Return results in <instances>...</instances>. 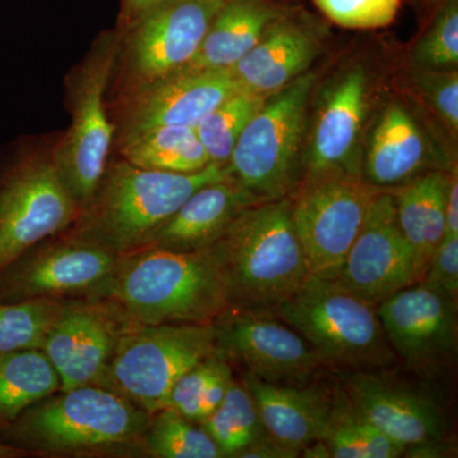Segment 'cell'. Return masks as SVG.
<instances>
[{
  "label": "cell",
  "instance_id": "1",
  "mask_svg": "<svg viewBox=\"0 0 458 458\" xmlns=\"http://www.w3.org/2000/svg\"><path fill=\"white\" fill-rule=\"evenodd\" d=\"M96 293L126 328L214 324L231 309L213 247L192 252L143 247L120 255Z\"/></svg>",
  "mask_w": 458,
  "mask_h": 458
},
{
  "label": "cell",
  "instance_id": "2",
  "mask_svg": "<svg viewBox=\"0 0 458 458\" xmlns=\"http://www.w3.org/2000/svg\"><path fill=\"white\" fill-rule=\"evenodd\" d=\"M229 176L227 165L216 164L195 174H172L137 167L125 159L108 161L71 233L117 256L129 254L149 245L197 190Z\"/></svg>",
  "mask_w": 458,
  "mask_h": 458
},
{
  "label": "cell",
  "instance_id": "3",
  "mask_svg": "<svg viewBox=\"0 0 458 458\" xmlns=\"http://www.w3.org/2000/svg\"><path fill=\"white\" fill-rule=\"evenodd\" d=\"M291 205V198L251 205L212 246L232 309L274 311L311 278Z\"/></svg>",
  "mask_w": 458,
  "mask_h": 458
},
{
  "label": "cell",
  "instance_id": "4",
  "mask_svg": "<svg viewBox=\"0 0 458 458\" xmlns=\"http://www.w3.org/2000/svg\"><path fill=\"white\" fill-rule=\"evenodd\" d=\"M316 83L318 74L309 71L267 96L232 152L229 174L260 201L291 198L302 182Z\"/></svg>",
  "mask_w": 458,
  "mask_h": 458
},
{
  "label": "cell",
  "instance_id": "5",
  "mask_svg": "<svg viewBox=\"0 0 458 458\" xmlns=\"http://www.w3.org/2000/svg\"><path fill=\"white\" fill-rule=\"evenodd\" d=\"M274 315L304 337L327 369L375 370L396 358L377 306L335 280L310 278Z\"/></svg>",
  "mask_w": 458,
  "mask_h": 458
},
{
  "label": "cell",
  "instance_id": "6",
  "mask_svg": "<svg viewBox=\"0 0 458 458\" xmlns=\"http://www.w3.org/2000/svg\"><path fill=\"white\" fill-rule=\"evenodd\" d=\"M152 415L98 385L47 397L5 428L9 438L53 452L105 450L137 442Z\"/></svg>",
  "mask_w": 458,
  "mask_h": 458
},
{
  "label": "cell",
  "instance_id": "7",
  "mask_svg": "<svg viewBox=\"0 0 458 458\" xmlns=\"http://www.w3.org/2000/svg\"><path fill=\"white\" fill-rule=\"evenodd\" d=\"M119 31L101 33L66 80L72 123L53 152L60 177L78 207L89 203L110 161L116 128L106 106L114 80Z\"/></svg>",
  "mask_w": 458,
  "mask_h": 458
},
{
  "label": "cell",
  "instance_id": "8",
  "mask_svg": "<svg viewBox=\"0 0 458 458\" xmlns=\"http://www.w3.org/2000/svg\"><path fill=\"white\" fill-rule=\"evenodd\" d=\"M98 386L123 394L148 414L165 408L183 373L216 354V324L125 328Z\"/></svg>",
  "mask_w": 458,
  "mask_h": 458
},
{
  "label": "cell",
  "instance_id": "9",
  "mask_svg": "<svg viewBox=\"0 0 458 458\" xmlns=\"http://www.w3.org/2000/svg\"><path fill=\"white\" fill-rule=\"evenodd\" d=\"M223 0H161L120 25L114 74L119 96L177 73L197 55Z\"/></svg>",
  "mask_w": 458,
  "mask_h": 458
},
{
  "label": "cell",
  "instance_id": "10",
  "mask_svg": "<svg viewBox=\"0 0 458 458\" xmlns=\"http://www.w3.org/2000/svg\"><path fill=\"white\" fill-rule=\"evenodd\" d=\"M379 191L363 177L302 180L291 197L292 221L312 278H337Z\"/></svg>",
  "mask_w": 458,
  "mask_h": 458
},
{
  "label": "cell",
  "instance_id": "11",
  "mask_svg": "<svg viewBox=\"0 0 458 458\" xmlns=\"http://www.w3.org/2000/svg\"><path fill=\"white\" fill-rule=\"evenodd\" d=\"M80 207L53 156L22 159L0 183V273L32 247L72 227Z\"/></svg>",
  "mask_w": 458,
  "mask_h": 458
},
{
  "label": "cell",
  "instance_id": "12",
  "mask_svg": "<svg viewBox=\"0 0 458 458\" xmlns=\"http://www.w3.org/2000/svg\"><path fill=\"white\" fill-rule=\"evenodd\" d=\"M214 324L216 352L267 384L303 387L328 369L311 344L273 312L231 307Z\"/></svg>",
  "mask_w": 458,
  "mask_h": 458
},
{
  "label": "cell",
  "instance_id": "13",
  "mask_svg": "<svg viewBox=\"0 0 458 458\" xmlns=\"http://www.w3.org/2000/svg\"><path fill=\"white\" fill-rule=\"evenodd\" d=\"M117 258L110 250L73 233L38 243L0 273V302L95 294Z\"/></svg>",
  "mask_w": 458,
  "mask_h": 458
},
{
  "label": "cell",
  "instance_id": "14",
  "mask_svg": "<svg viewBox=\"0 0 458 458\" xmlns=\"http://www.w3.org/2000/svg\"><path fill=\"white\" fill-rule=\"evenodd\" d=\"M335 282L375 306L418 282L414 254L401 232L390 190H381L370 204Z\"/></svg>",
  "mask_w": 458,
  "mask_h": 458
},
{
  "label": "cell",
  "instance_id": "15",
  "mask_svg": "<svg viewBox=\"0 0 458 458\" xmlns=\"http://www.w3.org/2000/svg\"><path fill=\"white\" fill-rule=\"evenodd\" d=\"M369 86L367 69L357 65L337 75L325 89L304 152L302 180L361 177Z\"/></svg>",
  "mask_w": 458,
  "mask_h": 458
},
{
  "label": "cell",
  "instance_id": "16",
  "mask_svg": "<svg viewBox=\"0 0 458 458\" xmlns=\"http://www.w3.org/2000/svg\"><path fill=\"white\" fill-rule=\"evenodd\" d=\"M241 90L229 71H181L117 98V140L158 126L197 128Z\"/></svg>",
  "mask_w": 458,
  "mask_h": 458
},
{
  "label": "cell",
  "instance_id": "17",
  "mask_svg": "<svg viewBox=\"0 0 458 458\" xmlns=\"http://www.w3.org/2000/svg\"><path fill=\"white\" fill-rule=\"evenodd\" d=\"M388 343L410 366L430 369L457 352V300L426 280L377 306Z\"/></svg>",
  "mask_w": 458,
  "mask_h": 458
},
{
  "label": "cell",
  "instance_id": "18",
  "mask_svg": "<svg viewBox=\"0 0 458 458\" xmlns=\"http://www.w3.org/2000/svg\"><path fill=\"white\" fill-rule=\"evenodd\" d=\"M342 393L360 418L408 450H434L445 441L448 423L438 403L415 388L372 370H352Z\"/></svg>",
  "mask_w": 458,
  "mask_h": 458
},
{
  "label": "cell",
  "instance_id": "19",
  "mask_svg": "<svg viewBox=\"0 0 458 458\" xmlns=\"http://www.w3.org/2000/svg\"><path fill=\"white\" fill-rule=\"evenodd\" d=\"M258 409L264 432L271 441L300 456L321 441L333 419L337 396L316 385L303 387L267 384L246 373L242 378Z\"/></svg>",
  "mask_w": 458,
  "mask_h": 458
},
{
  "label": "cell",
  "instance_id": "20",
  "mask_svg": "<svg viewBox=\"0 0 458 458\" xmlns=\"http://www.w3.org/2000/svg\"><path fill=\"white\" fill-rule=\"evenodd\" d=\"M319 53L316 32L285 12L229 73L241 89L270 96L307 73Z\"/></svg>",
  "mask_w": 458,
  "mask_h": 458
},
{
  "label": "cell",
  "instance_id": "21",
  "mask_svg": "<svg viewBox=\"0 0 458 458\" xmlns=\"http://www.w3.org/2000/svg\"><path fill=\"white\" fill-rule=\"evenodd\" d=\"M258 203L261 201L231 176L208 183L181 205L146 247L180 252L209 249L243 210Z\"/></svg>",
  "mask_w": 458,
  "mask_h": 458
},
{
  "label": "cell",
  "instance_id": "22",
  "mask_svg": "<svg viewBox=\"0 0 458 458\" xmlns=\"http://www.w3.org/2000/svg\"><path fill=\"white\" fill-rule=\"evenodd\" d=\"M429 148L426 135L408 108L388 105L363 149L361 177L381 190H393L426 171Z\"/></svg>",
  "mask_w": 458,
  "mask_h": 458
},
{
  "label": "cell",
  "instance_id": "23",
  "mask_svg": "<svg viewBox=\"0 0 458 458\" xmlns=\"http://www.w3.org/2000/svg\"><path fill=\"white\" fill-rule=\"evenodd\" d=\"M285 12L270 0H223L197 55L182 71H229Z\"/></svg>",
  "mask_w": 458,
  "mask_h": 458
},
{
  "label": "cell",
  "instance_id": "24",
  "mask_svg": "<svg viewBox=\"0 0 458 458\" xmlns=\"http://www.w3.org/2000/svg\"><path fill=\"white\" fill-rule=\"evenodd\" d=\"M450 174L442 170L427 171L390 190L401 232L414 254L418 282L423 280L434 251L445 236Z\"/></svg>",
  "mask_w": 458,
  "mask_h": 458
},
{
  "label": "cell",
  "instance_id": "25",
  "mask_svg": "<svg viewBox=\"0 0 458 458\" xmlns=\"http://www.w3.org/2000/svg\"><path fill=\"white\" fill-rule=\"evenodd\" d=\"M123 159L146 170L195 174L210 165L195 128L158 126L117 140Z\"/></svg>",
  "mask_w": 458,
  "mask_h": 458
},
{
  "label": "cell",
  "instance_id": "26",
  "mask_svg": "<svg viewBox=\"0 0 458 458\" xmlns=\"http://www.w3.org/2000/svg\"><path fill=\"white\" fill-rule=\"evenodd\" d=\"M56 391L59 375L41 349L0 355V430Z\"/></svg>",
  "mask_w": 458,
  "mask_h": 458
},
{
  "label": "cell",
  "instance_id": "27",
  "mask_svg": "<svg viewBox=\"0 0 458 458\" xmlns=\"http://www.w3.org/2000/svg\"><path fill=\"white\" fill-rule=\"evenodd\" d=\"M122 324L105 303H81L80 327L71 363L60 376V391L98 385L116 348Z\"/></svg>",
  "mask_w": 458,
  "mask_h": 458
},
{
  "label": "cell",
  "instance_id": "28",
  "mask_svg": "<svg viewBox=\"0 0 458 458\" xmlns=\"http://www.w3.org/2000/svg\"><path fill=\"white\" fill-rule=\"evenodd\" d=\"M199 423L223 457H240L243 451L267 436L255 401L242 382L232 381L221 405Z\"/></svg>",
  "mask_w": 458,
  "mask_h": 458
},
{
  "label": "cell",
  "instance_id": "29",
  "mask_svg": "<svg viewBox=\"0 0 458 458\" xmlns=\"http://www.w3.org/2000/svg\"><path fill=\"white\" fill-rule=\"evenodd\" d=\"M267 96L238 90L214 108L195 128L210 164L227 165L250 120Z\"/></svg>",
  "mask_w": 458,
  "mask_h": 458
},
{
  "label": "cell",
  "instance_id": "30",
  "mask_svg": "<svg viewBox=\"0 0 458 458\" xmlns=\"http://www.w3.org/2000/svg\"><path fill=\"white\" fill-rule=\"evenodd\" d=\"M65 304L57 300L0 302V355L41 349Z\"/></svg>",
  "mask_w": 458,
  "mask_h": 458
},
{
  "label": "cell",
  "instance_id": "31",
  "mask_svg": "<svg viewBox=\"0 0 458 458\" xmlns=\"http://www.w3.org/2000/svg\"><path fill=\"white\" fill-rule=\"evenodd\" d=\"M148 451L159 458L223 457L203 428L195 426L172 409L159 410L149 420L146 433Z\"/></svg>",
  "mask_w": 458,
  "mask_h": 458
},
{
  "label": "cell",
  "instance_id": "32",
  "mask_svg": "<svg viewBox=\"0 0 458 458\" xmlns=\"http://www.w3.org/2000/svg\"><path fill=\"white\" fill-rule=\"evenodd\" d=\"M414 69L454 71L458 66V0H445L412 47Z\"/></svg>",
  "mask_w": 458,
  "mask_h": 458
},
{
  "label": "cell",
  "instance_id": "33",
  "mask_svg": "<svg viewBox=\"0 0 458 458\" xmlns=\"http://www.w3.org/2000/svg\"><path fill=\"white\" fill-rule=\"evenodd\" d=\"M322 13L345 29H381L399 13L401 0H315Z\"/></svg>",
  "mask_w": 458,
  "mask_h": 458
},
{
  "label": "cell",
  "instance_id": "34",
  "mask_svg": "<svg viewBox=\"0 0 458 458\" xmlns=\"http://www.w3.org/2000/svg\"><path fill=\"white\" fill-rule=\"evenodd\" d=\"M227 364L228 360L216 352L183 373L172 386L165 409L174 410L189 420L198 421L201 396Z\"/></svg>",
  "mask_w": 458,
  "mask_h": 458
},
{
  "label": "cell",
  "instance_id": "35",
  "mask_svg": "<svg viewBox=\"0 0 458 458\" xmlns=\"http://www.w3.org/2000/svg\"><path fill=\"white\" fill-rule=\"evenodd\" d=\"M414 86L427 105L454 135L458 131V73L415 69Z\"/></svg>",
  "mask_w": 458,
  "mask_h": 458
},
{
  "label": "cell",
  "instance_id": "36",
  "mask_svg": "<svg viewBox=\"0 0 458 458\" xmlns=\"http://www.w3.org/2000/svg\"><path fill=\"white\" fill-rule=\"evenodd\" d=\"M423 280L458 297V236H445L430 259Z\"/></svg>",
  "mask_w": 458,
  "mask_h": 458
},
{
  "label": "cell",
  "instance_id": "37",
  "mask_svg": "<svg viewBox=\"0 0 458 458\" xmlns=\"http://www.w3.org/2000/svg\"><path fill=\"white\" fill-rule=\"evenodd\" d=\"M445 236H458V176L457 168L450 174L445 199Z\"/></svg>",
  "mask_w": 458,
  "mask_h": 458
},
{
  "label": "cell",
  "instance_id": "38",
  "mask_svg": "<svg viewBox=\"0 0 458 458\" xmlns=\"http://www.w3.org/2000/svg\"><path fill=\"white\" fill-rule=\"evenodd\" d=\"M161 0H123L122 22L126 25L155 7Z\"/></svg>",
  "mask_w": 458,
  "mask_h": 458
},
{
  "label": "cell",
  "instance_id": "39",
  "mask_svg": "<svg viewBox=\"0 0 458 458\" xmlns=\"http://www.w3.org/2000/svg\"><path fill=\"white\" fill-rule=\"evenodd\" d=\"M23 450L18 447H12L8 445H0V458L17 457L23 454Z\"/></svg>",
  "mask_w": 458,
  "mask_h": 458
}]
</instances>
